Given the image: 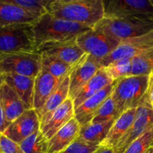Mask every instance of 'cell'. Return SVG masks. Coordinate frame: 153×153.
Listing matches in <instances>:
<instances>
[{"label": "cell", "instance_id": "4dcf8cb0", "mask_svg": "<svg viewBox=\"0 0 153 153\" xmlns=\"http://www.w3.org/2000/svg\"><path fill=\"white\" fill-rule=\"evenodd\" d=\"M153 147V128L134 140L124 153H145Z\"/></svg>", "mask_w": 153, "mask_h": 153}, {"label": "cell", "instance_id": "484cf974", "mask_svg": "<svg viewBox=\"0 0 153 153\" xmlns=\"http://www.w3.org/2000/svg\"><path fill=\"white\" fill-rule=\"evenodd\" d=\"M19 145L24 153H47L48 140L40 129L22 140Z\"/></svg>", "mask_w": 153, "mask_h": 153}, {"label": "cell", "instance_id": "8992f818", "mask_svg": "<svg viewBox=\"0 0 153 153\" xmlns=\"http://www.w3.org/2000/svg\"><path fill=\"white\" fill-rule=\"evenodd\" d=\"M105 17L134 19L153 22L151 0H105Z\"/></svg>", "mask_w": 153, "mask_h": 153}, {"label": "cell", "instance_id": "d4e9b609", "mask_svg": "<svg viewBox=\"0 0 153 153\" xmlns=\"http://www.w3.org/2000/svg\"><path fill=\"white\" fill-rule=\"evenodd\" d=\"M41 57L42 69H44L57 79H65L66 77L70 76L76 64L71 65V64H66L60 60L52 57Z\"/></svg>", "mask_w": 153, "mask_h": 153}, {"label": "cell", "instance_id": "7402d4cb", "mask_svg": "<svg viewBox=\"0 0 153 153\" xmlns=\"http://www.w3.org/2000/svg\"><path fill=\"white\" fill-rule=\"evenodd\" d=\"M70 90V76H67L62 82L56 91L48 99L43 107L37 111L40 128L44 126L52 114L69 98Z\"/></svg>", "mask_w": 153, "mask_h": 153}, {"label": "cell", "instance_id": "ffe728a7", "mask_svg": "<svg viewBox=\"0 0 153 153\" xmlns=\"http://www.w3.org/2000/svg\"><path fill=\"white\" fill-rule=\"evenodd\" d=\"M40 17L7 0H0V27L12 24L33 23Z\"/></svg>", "mask_w": 153, "mask_h": 153}, {"label": "cell", "instance_id": "4316f807", "mask_svg": "<svg viewBox=\"0 0 153 153\" xmlns=\"http://www.w3.org/2000/svg\"><path fill=\"white\" fill-rule=\"evenodd\" d=\"M153 73V47L132 58L131 76H149Z\"/></svg>", "mask_w": 153, "mask_h": 153}, {"label": "cell", "instance_id": "74e56055", "mask_svg": "<svg viewBox=\"0 0 153 153\" xmlns=\"http://www.w3.org/2000/svg\"><path fill=\"white\" fill-rule=\"evenodd\" d=\"M153 152V147L152 148H150V149H149V150L146 151L145 153H152Z\"/></svg>", "mask_w": 153, "mask_h": 153}, {"label": "cell", "instance_id": "52a82bcc", "mask_svg": "<svg viewBox=\"0 0 153 153\" xmlns=\"http://www.w3.org/2000/svg\"><path fill=\"white\" fill-rule=\"evenodd\" d=\"M41 60L37 52L0 54V72L35 79L41 71Z\"/></svg>", "mask_w": 153, "mask_h": 153}, {"label": "cell", "instance_id": "83f0119b", "mask_svg": "<svg viewBox=\"0 0 153 153\" xmlns=\"http://www.w3.org/2000/svg\"><path fill=\"white\" fill-rule=\"evenodd\" d=\"M120 116V114L111 95L102 105L91 123H102L111 120H116Z\"/></svg>", "mask_w": 153, "mask_h": 153}, {"label": "cell", "instance_id": "836d02e7", "mask_svg": "<svg viewBox=\"0 0 153 153\" xmlns=\"http://www.w3.org/2000/svg\"><path fill=\"white\" fill-rule=\"evenodd\" d=\"M9 126V124L6 121L5 114L1 105V100H0V134H3L6 128Z\"/></svg>", "mask_w": 153, "mask_h": 153}, {"label": "cell", "instance_id": "8d00e7d4", "mask_svg": "<svg viewBox=\"0 0 153 153\" xmlns=\"http://www.w3.org/2000/svg\"><path fill=\"white\" fill-rule=\"evenodd\" d=\"M4 77H3L2 73L0 72V87L3 85V83H4Z\"/></svg>", "mask_w": 153, "mask_h": 153}, {"label": "cell", "instance_id": "2e32d148", "mask_svg": "<svg viewBox=\"0 0 153 153\" xmlns=\"http://www.w3.org/2000/svg\"><path fill=\"white\" fill-rule=\"evenodd\" d=\"M75 117L73 100L69 97L59 108L56 109L44 126L40 129L48 140L53 137L61 128Z\"/></svg>", "mask_w": 153, "mask_h": 153}, {"label": "cell", "instance_id": "f546056e", "mask_svg": "<svg viewBox=\"0 0 153 153\" xmlns=\"http://www.w3.org/2000/svg\"><path fill=\"white\" fill-rule=\"evenodd\" d=\"M9 2L21 8L41 16L48 13L47 7L51 0H7Z\"/></svg>", "mask_w": 153, "mask_h": 153}, {"label": "cell", "instance_id": "44dd1931", "mask_svg": "<svg viewBox=\"0 0 153 153\" xmlns=\"http://www.w3.org/2000/svg\"><path fill=\"white\" fill-rule=\"evenodd\" d=\"M114 81L111 78L105 67H102L97 74L82 88L73 99L74 108L79 107L85 100L97 94Z\"/></svg>", "mask_w": 153, "mask_h": 153}, {"label": "cell", "instance_id": "5b68a950", "mask_svg": "<svg viewBox=\"0 0 153 153\" xmlns=\"http://www.w3.org/2000/svg\"><path fill=\"white\" fill-rule=\"evenodd\" d=\"M94 28L100 29L117 41L138 37L153 30V22L134 19L104 17Z\"/></svg>", "mask_w": 153, "mask_h": 153}, {"label": "cell", "instance_id": "ba28073f", "mask_svg": "<svg viewBox=\"0 0 153 153\" xmlns=\"http://www.w3.org/2000/svg\"><path fill=\"white\" fill-rule=\"evenodd\" d=\"M152 128H153V108L147 94H146L140 104L137 106L135 119L132 126L113 148L114 153H124L134 140Z\"/></svg>", "mask_w": 153, "mask_h": 153}, {"label": "cell", "instance_id": "f1b7e54d", "mask_svg": "<svg viewBox=\"0 0 153 153\" xmlns=\"http://www.w3.org/2000/svg\"><path fill=\"white\" fill-rule=\"evenodd\" d=\"M114 81L131 76L132 59H121L105 67Z\"/></svg>", "mask_w": 153, "mask_h": 153}, {"label": "cell", "instance_id": "603a6c76", "mask_svg": "<svg viewBox=\"0 0 153 153\" xmlns=\"http://www.w3.org/2000/svg\"><path fill=\"white\" fill-rule=\"evenodd\" d=\"M137 108L128 109L122 114L117 120H116L111 128L105 140L101 146L114 148L124 134L129 130L134 123L136 116Z\"/></svg>", "mask_w": 153, "mask_h": 153}, {"label": "cell", "instance_id": "ac0fdd59", "mask_svg": "<svg viewBox=\"0 0 153 153\" xmlns=\"http://www.w3.org/2000/svg\"><path fill=\"white\" fill-rule=\"evenodd\" d=\"M0 100L9 125L28 110L16 92L4 82L0 87Z\"/></svg>", "mask_w": 153, "mask_h": 153}, {"label": "cell", "instance_id": "3957f363", "mask_svg": "<svg viewBox=\"0 0 153 153\" xmlns=\"http://www.w3.org/2000/svg\"><path fill=\"white\" fill-rule=\"evenodd\" d=\"M149 76H131L115 81L111 97L120 115L135 108L146 94Z\"/></svg>", "mask_w": 153, "mask_h": 153}, {"label": "cell", "instance_id": "d6a6232c", "mask_svg": "<svg viewBox=\"0 0 153 153\" xmlns=\"http://www.w3.org/2000/svg\"><path fill=\"white\" fill-rule=\"evenodd\" d=\"M0 150L1 153H24L18 143L3 134H0Z\"/></svg>", "mask_w": 153, "mask_h": 153}, {"label": "cell", "instance_id": "4fadbf2b", "mask_svg": "<svg viewBox=\"0 0 153 153\" xmlns=\"http://www.w3.org/2000/svg\"><path fill=\"white\" fill-rule=\"evenodd\" d=\"M40 129V120L34 109H28L9 125L3 134L19 144Z\"/></svg>", "mask_w": 153, "mask_h": 153}, {"label": "cell", "instance_id": "f35d334b", "mask_svg": "<svg viewBox=\"0 0 153 153\" xmlns=\"http://www.w3.org/2000/svg\"><path fill=\"white\" fill-rule=\"evenodd\" d=\"M151 1H152V3L153 4V0H151Z\"/></svg>", "mask_w": 153, "mask_h": 153}, {"label": "cell", "instance_id": "6da1fadb", "mask_svg": "<svg viewBox=\"0 0 153 153\" xmlns=\"http://www.w3.org/2000/svg\"><path fill=\"white\" fill-rule=\"evenodd\" d=\"M47 12L59 19L91 27L105 17L102 0H51Z\"/></svg>", "mask_w": 153, "mask_h": 153}, {"label": "cell", "instance_id": "cb8c5ba5", "mask_svg": "<svg viewBox=\"0 0 153 153\" xmlns=\"http://www.w3.org/2000/svg\"><path fill=\"white\" fill-rule=\"evenodd\" d=\"M115 120L102 123H88L81 126L78 138L90 143L102 145Z\"/></svg>", "mask_w": 153, "mask_h": 153}, {"label": "cell", "instance_id": "7a4b0ae2", "mask_svg": "<svg viewBox=\"0 0 153 153\" xmlns=\"http://www.w3.org/2000/svg\"><path fill=\"white\" fill-rule=\"evenodd\" d=\"M37 47L50 41H67L77 38L94 27L64 20L46 13L32 23Z\"/></svg>", "mask_w": 153, "mask_h": 153}, {"label": "cell", "instance_id": "277c9868", "mask_svg": "<svg viewBox=\"0 0 153 153\" xmlns=\"http://www.w3.org/2000/svg\"><path fill=\"white\" fill-rule=\"evenodd\" d=\"M37 52L32 23L0 27V54Z\"/></svg>", "mask_w": 153, "mask_h": 153}, {"label": "cell", "instance_id": "7c38bea8", "mask_svg": "<svg viewBox=\"0 0 153 153\" xmlns=\"http://www.w3.org/2000/svg\"><path fill=\"white\" fill-rule=\"evenodd\" d=\"M100 60L85 54L70 75L69 97L72 100L102 68Z\"/></svg>", "mask_w": 153, "mask_h": 153}, {"label": "cell", "instance_id": "e575fe53", "mask_svg": "<svg viewBox=\"0 0 153 153\" xmlns=\"http://www.w3.org/2000/svg\"><path fill=\"white\" fill-rule=\"evenodd\" d=\"M149 85H148V89L146 94L148 96L151 105L153 108V73L149 75Z\"/></svg>", "mask_w": 153, "mask_h": 153}, {"label": "cell", "instance_id": "ab89813d", "mask_svg": "<svg viewBox=\"0 0 153 153\" xmlns=\"http://www.w3.org/2000/svg\"><path fill=\"white\" fill-rule=\"evenodd\" d=\"M0 153H1V150H0Z\"/></svg>", "mask_w": 153, "mask_h": 153}, {"label": "cell", "instance_id": "1f68e13d", "mask_svg": "<svg viewBox=\"0 0 153 153\" xmlns=\"http://www.w3.org/2000/svg\"><path fill=\"white\" fill-rule=\"evenodd\" d=\"M100 147L101 145L85 141L77 137L67 149L60 153H94Z\"/></svg>", "mask_w": 153, "mask_h": 153}, {"label": "cell", "instance_id": "8fae6325", "mask_svg": "<svg viewBox=\"0 0 153 153\" xmlns=\"http://www.w3.org/2000/svg\"><path fill=\"white\" fill-rule=\"evenodd\" d=\"M76 39L67 41H50L37 47V52L41 56H49L60 60L66 64H77L85 55L78 45Z\"/></svg>", "mask_w": 153, "mask_h": 153}, {"label": "cell", "instance_id": "9c48e42d", "mask_svg": "<svg viewBox=\"0 0 153 153\" xmlns=\"http://www.w3.org/2000/svg\"><path fill=\"white\" fill-rule=\"evenodd\" d=\"M76 41L85 54L100 61L113 52L120 43L94 27L79 36Z\"/></svg>", "mask_w": 153, "mask_h": 153}, {"label": "cell", "instance_id": "d6986e66", "mask_svg": "<svg viewBox=\"0 0 153 153\" xmlns=\"http://www.w3.org/2000/svg\"><path fill=\"white\" fill-rule=\"evenodd\" d=\"M4 83L19 96L28 109H34V88L35 79L18 74H4Z\"/></svg>", "mask_w": 153, "mask_h": 153}, {"label": "cell", "instance_id": "30bf717a", "mask_svg": "<svg viewBox=\"0 0 153 153\" xmlns=\"http://www.w3.org/2000/svg\"><path fill=\"white\" fill-rule=\"evenodd\" d=\"M153 47V30L138 37L123 40L113 52L100 61L102 67L121 59H132Z\"/></svg>", "mask_w": 153, "mask_h": 153}, {"label": "cell", "instance_id": "d590c367", "mask_svg": "<svg viewBox=\"0 0 153 153\" xmlns=\"http://www.w3.org/2000/svg\"><path fill=\"white\" fill-rule=\"evenodd\" d=\"M94 153H114V149L111 147H108V146H101V147L99 148Z\"/></svg>", "mask_w": 153, "mask_h": 153}, {"label": "cell", "instance_id": "5bb4252c", "mask_svg": "<svg viewBox=\"0 0 153 153\" xmlns=\"http://www.w3.org/2000/svg\"><path fill=\"white\" fill-rule=\"evenodd\" d=\"M65 79H57L41 68V71L35 78L34 82L33 108L36 111H39L43 107L48 99Z\"/></svg>", "mask_w": 153, "mask_h": 153}, {"label": "cell", "instance_id": "60d3db41", "mask_svg": "<svg viewBox=\"0 0 153 153\" xmlns=\"http://www.w3.org/2000/svg\"><path fill=\"white\" fill-rule=\"evenodd\" d=\"M152 153H153V152H152Z\"/></svg>", "mask_w": 153, "mask_h": 153}, {"label": "cell", "instance_id": "9a60e30c", "mask_svg": "<svg viewBox=\"0 0 153 153\" xmlns=\"http://www.w3.org/2000/svg\"><path fill=\"white\" fill-rule=\"evenodd\" d=\"M114 85L115 81L97 94L85 100L79 107L74 108L75 118L77 120L81 126L91 122L106 99L111 95Z\"/></svg>", "mask_w": 153, "mask_h": 153}, {"label": "cell", "instance_id": "e0dca14e", "mask_svg": "<svg viewBox=\"0 0 153 153\" xmlns=\"http://www.w3.org/2000/svg\"><path fill=\"white\" fill-rule=\"evenodd\" d=\"M80 128L77 120L72 119L48 140L47 153H60L67 149L79 137Z\"/></svg>", "mask_w": 153, "mask_h": 153}]
</instances>
